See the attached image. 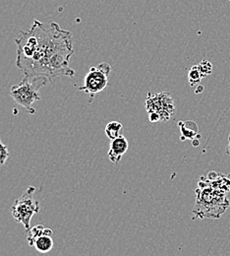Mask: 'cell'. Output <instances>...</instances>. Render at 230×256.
I'll return each instance as SVG.
<instances>
[{"mask_svg": "<svg viewBox=\"0 0 230 256\" xmlns=\"http://www.w3.org/2000/svg\"><path fill=\"white\" fill-rule=\"evenodd\" d=\"M16 64L27 78H46L50 82L57 77H74L69 67L74 54L72 33L58 23L49 25L35 20L28 31H21L15 39Z\"/></svg>", "mask_w": 230, "mask_h": 256, "instance_id": "cell-1", "label": "cell"}, {"mask_svg": "<svg viewBox=\"0 0 230 256\" xmlns=\"http://www.w3.org/2000/svg\"><path fill=\"white\" fill-rule=\"evenodd\" d=\"M226 191L204 185L201 181L196 190V204L193 209L195 218H220L229 208Z\"/></svg>", "mask_w": 230, "mask_h": 256, "instance_id": "cell-2", "label": "cell"}, {"mask_svg": "<svg viewBox=\"0 0 230 256\" xmlns=\"http://www.w3.org/2000/svg\"><path fill=\"white\" fill-rule=\"evenodd\" d=\"M50 81L46 78H27L24 77L22 81L14 85L10 90V95L13 100L20 106H23L29 113L33 114L36 110L33 108L34 102L41 100L40 89L46 86Z\"/></svg>", "mask_w": 230, "mask_h": 256, "instance_id": "cell-3", "label": "cell"}, {"mask_svg": "<svg viewBox=\"0 0 230 256\" xmlns=\"http://www.w3.org/2000/svg\"><path fill=\"white\" fill-rule=\"evenodd\" d=\"M146 109L152 122L169 121L176 112L175 104L170 93H149L146 100Z\"/></svg>", "mask_w": 230, "mask_h": 256, "instance_id": "cell-4", "label": "cell"}, {"mask_svg": "<svg viewBox=\"0 0 230 256\" xmlns=\"http://www.w3.org/2000/svg\"><path fill=\"white\" fill-rule=\"evenodd\" d=\"M36 187L30 186L25 193L15 200L12 206V216L27 231L31 229V220L35 214L40 212V203L34 198Z\"/></svg>", "mask_w": 230, "mask_h": 256, "instance_id": "cell-5", "label": "cell"}, {"mask_svg": "<svg viewBox=\"0 0 230 256\" xmlns=\"http://www.w3.org/2000/svg\"><path fill=\"white\" fill-rule=\"evenodd\" d=\"M111 71V65L107 62H103L96 67H92L85 76L84 84L79 88V90L90 96V102L93 101L97 94L101 93L107 88Z\"/></svg>", "mask_w": 230, "mask_h": 256, "instance_id": "cell-6", "label": "cell"}, {"mask_svg": "<svg viewBox=\"0 0 230 256\" xmlns=\"http://www.w3.org/2000/svg\"><path fill=\"white\" fill-rule=\"evenodd\" d=\"M128 147H129L128 140L123 135H120L119 137L112 141L111 148L109 151V159L114 164H118L123 158V156L127 152Z\"/></svg>", "mask_w": 230, "mask_h": 256, "instance_id": "cell-7", "label": "cell"}, {"mask_svg": "<svg viewBox=\"0 0 230 256\" xmlns=\"http://www.w3.org/2000/svg\"><path fill=\"white\" fill-rule=\"evenodd\" d=\"M45 235L53 237L54 232H53L52 229L46 228V227L43 226V225H37V226L31 228V229L28 231V237H27V241H28L29 246H30V247H34L36 241H37L40 237L45 236Z\"/></svg>", "mask_w": 230, "mask_h": 256, "instance_id": "cell-8", "label": "cell"}, {"mask_svg": "<svg viewBox=\"0 0 230 256\" xmlns=\"http://www.w3.org/2000/svg\"><path fill=\"white\" fill-rule=\"evenodd\" d=\"M179 126L181 128V140L194 139L198 135V125L192 121H180Z\"/></svg>", "mask_w": 230, "mask_h": 256, "instance_id": "cell-9", "label": "cell"}, {"mask_svg": "<svg viewBox=\"0 0 230 256\" xmlns=\"http://www.w3.org/2000/svg\"><path fill=\"white\" fill-rule=\"evenodd\" d=\"M34 248L36 249L37 252H39L41 254H48V253H50L53 250V248H54L53 237L47 236V235L40 237L36 241Z\"/></svg>", "mask_w": 230, "mask_h": 256, "instance_id": "cell-10", "label": "cell"}, {"mask_svg": "<svg viewBox=\"0 0 230 256\" xmlns=\"http://www.w3.org/2000/svg\"><path fill=\"white\" fill-rule=\"evenodd\" d=\"M122 130H123V125L118 122V121H112L109 122L106 126V134L107 136L113 141L116 139L117 137H119L120 135H122Z\"/></svg>", "mask_w": 230, "mask_h": 256, "instance_id": "cell-11", "label": "cell"}, {"mask_svg": "<svg viewBox=\"0 0 230 256\" xmlns=\"http://www.w3.org/2000/svg\"><path fill=\"white\" fill-rule=\"evenodd\" d=\"M202 75H201V72L199 70V66L195 65L193 66L190 71H189V74H188V80H189V83L191 86H195L196 84H199L201 79H202Z\"/></svg>", "mask_w": 230, "mask_h": 256, "instance_id": "cell-12", "label": "cell"}, {"mask_svg": "<svg viewBox=\"0 0 230 256\" xmlns=\"http://www.w3.org/2000/svg\"><path fill=\"white\" fill-rule=\"evenodd\" d=\"M198 66H199V70L201 72L202 77H206L213 72V65L207 59L202 60Z\"/></svg>", "mask_w": 230, "mask_h": 256, "instance_id": "cell-13", "label": "cell"}, {"mask_svg": "<svg viewBox=\"0 0 230 256\" xmlns=\"http://www.w3.org/2000/svg\"><path fill=\"white\" fill-rule=\"evenodd\" d=\"M9 156H10V153L8 151L7 146L4 143H2V141L0 139V166H3L6 163Z\"/></svg>", "mask_w": 230, "mask_h": 256, "instance_id": "cell-14", "label": "cell"}, {"mask_svg": "<svg viewBox=\"0 0 230 256\" xmlns=\"http://www.w3.org/2000/svg\"><path fill=\"white\" fill-rule=\"evenodd\" d=\"M203 90H204V87L202 86V85H199L198 87H197V89H196V94H200V93H202L203 92Z\"/></svg>", "mask_w": 230, "mask_h": 256, "instance_id": "cell-15", "label": "cell"}, {"mask_svg": "<svg viewBox=\"0 0 230 256\" xmlns=\"http://www.w3.org/2000/svg\"><path fill=\"white\" fill-rule=\"evenodd\" d=\"M226 152H227L228 155H230V137H229V145H228V147L226 149Z\"/></svg>", "mask_w": 230, "mask_h": 256, "instance_id": "cell-16", "label": "cell"}, {"mask_svg": "<svg viewBox=\"0 0 230 256\" xmlns=\"http://www.w3.org/2000/svg\"><path fill=\"white\" fill-rule=\"evenodd\" d=\"M199 144H200V142H199V139H197V140H196V139H193V145H194L195 147H197Z\"/></svg>", "mask_w": 230, "mask_h": 256, "instance_id": "cell-17", "label": "cell"}]
</instances>
